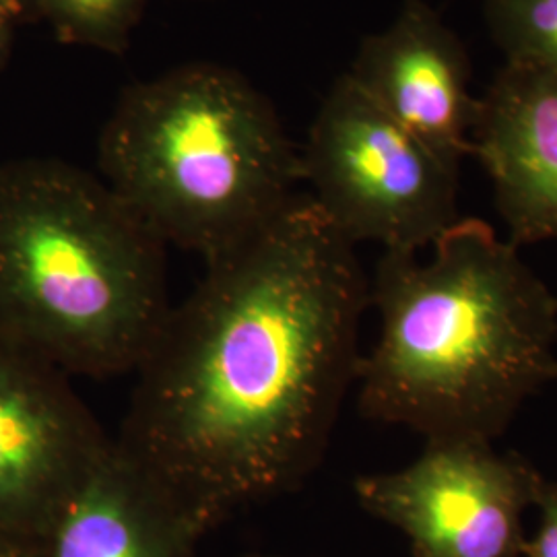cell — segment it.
Returning <instances> with one entry per match:
<instances>
[{
  "label": "cell",
  "instance_id": "cell-14",
  "mask_svg": "<svg viewBox=\"0 0 557 557\" xmlns=\"http://www.w3.org/2000/svg\"><path fill=\"white\" fill-rule=\"evenodd\" d=\"M0 557H29V545L0 537Z\"/></svg>",
  "mask_w": 557,
  "mask_h": 557
},
{
  "label": "cell",
  "instance_id": "cell-12",
  "mask_svg": "<svg viewBox=\"0 0 557 557\" xmlns=\"http://www.w3.org/2000/svg\"><path fill=\"white\" fill-rule=\"evenodd\" d=\"M62 38L103 52H124L147 0H40Z\"/></svg>",
  "mask_w": 557,
  "mask_h": 557
},
{
  "label": "cell",
  "instance_id": "cell-13",
  "mask_svg": "<svg viewBox=\"0 0 557 557\" xmlns=\"http://www.w3.org/2000/svg\"><path fill=\"white\" fill-rule=\"evenodd\" d=\"M537 531L533 537H527L520 557H557V481H541L537 498Z\"/></svg>",
  "mask_w": 557,
  "mask_h": 557
},
{
  "label": "cell",
  "instance_id": "cell-9",
  "mask_svg": "<svg viewBox=\"0 0 557 557\" xmlns=\"http://www.w3.org/2000/svg\"><path fill=\"white\" fill-rule=\"evenodd\" d=\"M479 100L473 156L510 242L557 239V73L506 62Z\"/></svg>",
  "mask_w": 557,
  "mask_h": 557
},
{
  "label": "cell",
  "instance_id": "cell-8",
  "mask_svg": "<svg viewBox=\"0 0 557 557\" xmlns=\"http://www.w3.org/2000/svg\"><path fill=\"white\" fill-rule=\"evenodd\" d=\"M347 75L405 131L458 163L473 156L481 100L457 34L425 0H403L395 21L361 41Z\"/></svg>",
  "mask_w": 557,
  "mask_h": 557
},
{
  "label": "cell",
  "instance_id": "cell-4",
  "mask_svg": "<svg viewBox=\"0 0 557 557\" xmlns=\"http://www.w3.org/2000/svg\"><path fill=\"white\" fill-rule=\"evenodd\" d=\"M98 161L151 234L205 260L273 220L301 182L273 103L211 62L131 85L101 128Z\"/></svg>",
  "mask_w": 557,
  "mask_h": 557
},
{
  "label": "cell",
  "instance_id": "cell-15",
  "mask_svg": "<svg viewBox=\"0 0 557 557\" xmlns=\"http://www.w3.org/2000/svg\"><path fill=\"white\" fill-rule=\"evenodd\" d=\"M21 0H0V13H7L9 9H13V7H17Z\"/></svg>",
  "mask_w": 557,
  "mask_h": 557
},
{
  "label": "cell",
  "instance_id": "cell-16",
  "mask_svg": "<svg viewBox=\"0 0 557 557\" xmlns=\"http://www.w3.org/2000/svg\"><path fill=\"white\" fill-rule=\"evenodd\" d=\"M242 557H292V556H273V554H250V556Z\"/></svg>",
  "mask_w": 557,
  "mask_h": 557
},
{
  "label": "cell",
  "instance_id": "cell-5",
  "mask_svg": "<svg viewBox=\"0 0 557 557\" xmlns=\"http://www.w3.org/2000/svg\"><path fill=\"white\" fill-rule=\"evenodd\" d=\"M301 182L338 232L384 252L432 246L458 221V170L405 131L347 73L299 149Z\"/></svg>",
  "mask_w": 557,
  "mask_h": 557
},
{
  "label": "cell",
  "instance_id": "cell-3",
  "mask_svg": "<svg viewBox=\"0 0 557 557\" xmlns=\"http://www.w3.org/2000/svg\"><path fill=\"white\" fill-rule=\"evenodd\" d=\"M165 244L62 161L0 170V345L69 379L139 368L172 308Z\"/></svg>",
  "mask_w": 557,
  "mask_h": 557
},
{
  "label": "cell",
  "instance_id": "cell-2",
  "mask_svg": "<svg viewBox=\"0 0 557 557\" xmlns=\"http://www.w3.org/2000/svg\"><path fill=\"white\" fill-rule=\"evenodd\" d=\"M370 304L380 335L359 361L363 418L425 440L496 442L557 380V298L485 221L450 225L428 262L382 252Z\"/></svg>",
  "mask_w": 557,
  "mask_h": 557
},
{
  "label": "cell",
  "instance_id": "cell-6",
  "mask_svg": "<svg viewBox=\"0 0 557 557\" xmlns=\"http://www.w3.org/2000/svg\"><path fill=\"white\" fill-rule=\"evenodd\" d=\"M543 475L494 442L425 440L409 465L359 475V506L397 529L411 557H520Z\"/></svg>",
  "mask_w": 557,
  "mask_h": 557
},
{
  "label": "cell",
  "instance_id": "cell-7",
  "mask_svg": "<svg viewBox=\"0 0 557 557\" xmlns=\"http://www.w3.org/2000/svg\"><path fill=\"white\" fill-rule=\"evenodd\" d=\"M69 380L0 345V537H40L114 442Z\"/></svg>",
  "mask_w": 557,
  "mask_h": 557
},
{
  "label": "cell",
  "instance_id": "cell-10",
  "mask_svg": "<svg viewBox=\"0 0 557 557\" xmlns=\"http://www.w3.org/2000/svg\"><path fill=\"white\" fill-rule=\"evenodd\" d=\"M207 533L112 442L29 543V557H197Z\"/></svg>",
  "mask_w": 557,
  "mask_h": 557
},
{
  "label": "cell",
  "instance_id": "cell-11",
  "mask_svg": "<svg viewBox=\"0 0 557 557\" xmlns=\"http://www.w3.org/2000/svg\"><path fill=\"white\" fill-rule=\"evenodd\" d=\"M483 13L506 62L557 73V0H483Z\"/></svg>",
  "mask_w": 557,
  "mask_h": 557
},
{
  "label": "cell",
  "instance_id": "cell-1",
  "mask_svg": "<svg viewBox=\"0 0 557 557\" xmlns=\"http://www.w3.org/2000/svg\"><path fill=\"white\" fill-rule=\"evenodd\" d=\"M205 264L133 372L114 442L211 531L319 469L358 380L370 278L308 193Z\"/></svg>",
  "mask_w": 557,
  "mask_h": 557
}]
</instances>
